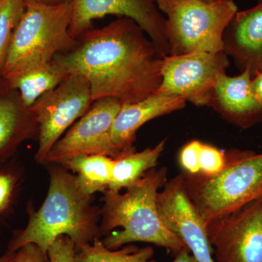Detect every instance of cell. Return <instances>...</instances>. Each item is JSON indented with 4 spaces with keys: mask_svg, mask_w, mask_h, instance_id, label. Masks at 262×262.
Segmentation results:
<instances>
[{
    "mask_svg": "<svg viewBox=\"0 0 262 262\" xmlns=\"http://www.w3.org/2000/svg\"><path fill=\"white\" fill-rule=\"evenodd\" d=\"M215 176L182 173L189 199L205 225L262 199V153L232 149Z\"/></svg>",
    "mask_w": 262,
    "mask_h": 262,
    "instance_id": "cell-4",
    "label": "cell"
},
{
    "mask_svg": "<svg viewBox=\"0 0 262 262\" xmlns=\"http://www.w3.org/2000/svg\"><path fill=\"white\" fill-rule=\"evenodd\" d=\"M201 144V141H192L181 150L179 162L185 173L196 174L201 172L200 153Z\"/></svg>",
    "mask_w": 262,
    "mask_h": 262,
    "instance_id": "cell-25",
    "label": "cell"
},
{
    "mask_svg": "<svg viewBox=\"0 0 262 262\" xmlns=\"http://www.w3.org/2000/svg\"><path fill=\"white\" fill-rule=\"evenodd\" d=\"M25 8L23 0H3L0 4V77L6 63L13 33Z\"/></svg>",
    "mask_w": 262,
    "mask_h": 262,
    "instance_id": "cell-21",
    "label": "cell"
},
{
    "mask_svg": "<svg viewBox=\"0 0 262 262\" xmlns=\"http://www.w3.org/2000/svg\"><path fill=\"white\" fill-rule=\"evenodd\" d=\"M186 101L182 98L155 93L139 102L122 105L115 118L112 140L123 154L135 149L136 133L142 125L158 117L182 110Z\"/></svg>",
    "mask_w": 262,
    "mask_h": 262,
    "instance_id": "cell-16",
    "label": "cell"
},
{
    "mask_svg": "<svg viewBox=\"0 0 262 262\" xmlns=\"http://www.w3.org/2000/svg\"><path fill=\"white\" fill-rule=\"evenodd\" d=\"M229 67L225 52L169 55L163 58L161 84L156 93L208 106L215 82Z\"/></svg>",
    "mask_w": 262,
    "mask_h": 262,
    "instance_id": "cell-8",
    "label": "cell"
},
{
    "mask_svg": "<svg viewBox=\"0 0 262 262\" xmlns=\"http://www.w3.org/2000/svg\"><path fill=\"white\" fill-rule=\"evenodd\" d=\"M168 169L154 168L121 193L106 191L100 209L103 244L115 250L141 242L165 248L175 253L188 249L160 218L157 196L168 182ZM189 250V249H188Z\"/></svg>",
    "mask_w": 262,
    "mask_h": 262,
    "instance_id": "cell-3",
    "label": "cell"
},
{
    "mask_svg": "<svg viewBox=\"0 0 262 262\" xmlns=\"http://www.w3.org/2000/svg\"><path fill=\"white\" fill-rule=\"evenodd\" d=\"M238 11L233 1L184 0L165 12L169 55L225 52L224 34Z\"/></svg>",
    "mask_w": 262,
    "mask_h": 262,
    "instance_id": "cell-6",
    "label": "cell"
},
{
    "mask_svg": "<svg viewBox=\"0 0 262 262\" xmlns=\"http://www.w3.org/2000/svg\"><path fill=\"white\" fill-rule=\"evenodd\" d=\"M72 12V0L26 5L12 37L2 78L32 66L48 63L56 55L73 50L78 41L70 34Z\"/></svg>",
    "mask_w": 262,
    "mask_h": 262,
    "instance_id": "cell-5",
    "label": "cell"
},
{
    "mask_svg": "<svg viewBox=\"0 0 262 262\" xmlns=\"http://www.w3.org/2000/svg\"><path fill=\"white\" fill-rule=\"evenodd\" d=\"M166 141L164 139L154 147L146 148L139 152L135 149L130 150L115 159L113 177L107 190L120 192L135 184L146 172L156 168Z\"/></svg>",
    "mask_w": 262,
    "mask_h": 262,
    "instance_id": "cell-18",
    "label": "cell"
},
{
    "mask_svg": "<svg viewBox=\"0 0 262 262\" xmlns=\"http://www.w3.org/2000/svg\"><path fill=\"white\" fill-rule=\"evenodd\" d=\"M77 41L73 50L53 61L68 75L89 81L94 101L114 98L130 104L159 89L163 57L132 19L120 17L102 28L90 29Z\"/></svg>",
    "mask_w": 262,
    "mask_h": 262,
    "instance_id": "cell-1",
    "label": "cell"
},
{
    "mask_svg": "<svg viewBox=\"0 0 262 262\" xmlns=\"http://www.w3.org/2000/svg\"><path fill=\"white\" fill-rule=\"evenodd\" d=\"M215 262H262V199L206 225Z\"/></svg>",
    "mask_w": 262,
    "mask_h": 262,
    "instance_id": "cell-10",
    "label": "cell"
},
{
    "mask_svg": "<svg viewBox=\"0 0 262 262\" xmlns=\"http://www.w3.org/2000/svg\"><path fill=\"white\" fill-rule=\"evenodd\" d=\"M203 1L208 2V3H212V2H219V1H233L234 0H203Z\"/></svg>",
    "mask_w": 262,
    "mask_h": 262,
    "instance_id": "cell-32",
    "label": "cell"
},
{
    "mask_svg": "<svg viewBox=\"0 0 262 262\" xmlns=\"http://www.w3.org/2000/svg\"><path fill=\"white\" fill-rule=\"evenodd\" d=\"M21 169L15 164L0 167V220L14 206L22 182Z\"/></svg>",
    "mask_w": 262,
    "mask_h": 262,
    "instance_id": "cell-22",
    "label": "cell"
},
{
    "mask_svg": "<svg viewBox=\"0 0 262 262\" xmlns=\"http://www.w3.org/2000/svg\"><path fill=\"white\" fill-rule=\"evenodd\" d=\"M26 5L32 4V3H38V4L54 5L61 3L63 0H23Z\"/></svg>",
    "mask_w": 262,
    "mask_h": 262,
    "instance_id": "cell-30",
    "label": "cell"
},
{
    "mask_svg": "<svg viewBox=\"0 0 262 262\" xmlns=\"http://www.w3.org/2000/svg\"><path fill=\"white\" fill-rule=\"evenodd\" d=\"M76 246L70 237L61 235L48 248V262H75Z\"/></svg>",
    "mask_w": 262,
    "mask_h": 262,
    "instance_id": "cell-24",
    "label": "cell"
},
{
    "mask_svg": "<svg viewBox=\"0 0 262 262\" xmlns=\"http://www.w3.org/2000/svg\"><path fill=\"white\" fill-rule=\"evenodd\" d=\"M67 75L61 66L52 61L27 67L4 80L11 89L18 91L22 102L30 108L41 96L56 88Z\"/></svg>",
    "mask_w": 262,
    "mask_h": 262,
    "instance_id": "cell-17",
    "label": "cell"
},
{
    "mask_svg": "<svg viewBox=\"0 0 262 262\" xmlns=\"http://www.w3.org/2000/svg\"><path fill=\"white\" fill-rule=\"evenodd\" d=\"M252 73L246 69L239 75L227 73L219 77L208 106L226 121L241 129H248L262 122V104L252 89Z\"/></svg>",
    "mask_w": 262,
    "mask_h": 262,
    "instance_id": "cell-13",
    "label": "cell"
},
{
    "mask_svg": "<svg viewBox=\"0 0 262 262\" xmlns=\"http://www.w3.org/2000/svg\"><path fill=\"white\" fill-rule=\"evenodd\" d=\"M227 152L208 144H201L200 153V173L206 176H215L225 168Z\"/></svg>",
    "mask_w": 262,
    "mask_h": 262,
    "instance_id": "cell-23",
    "label": "cell"
},
{
    "mask_svg": "<svg viewBox=\"0 0 262 262\" xmlns=\"http://www.w3.org/2000/svg\"><path fill=\"white\" fill-rule=\"evenodd\" d=\"M160 11L165 13L167 10L184 0H152Z\"/></svg>",
    "mask_w": 262,
    "mask_h": 262,
    "instance_id": "cell-29",
    "label": "cell"
},
{
    "mask_svg": "<svg viewBox=\"0 0 262 262\" xmlns=\"http://www.w3.org/2000/svg\"><path fill=\"white\" fill-rule=\"evenodd\" d=\"M172 262H198V261L189 250L185 249L177 253Z\"/></svg>",
    "mask_w": 262,
    "mask_h": 262,
    "instance_id": "cell-28",
    "label": "cell"
},
{
    "mask_svg": "<svg viewBox=\"0 0 262 262\" xmlns=\"http://www.w3.org/2000/svg\"><path fill=\"white\" fill-rule=\"evenodd\" d=\"M39 128L30 108L22 102L18 91L3 78L0 82V164L13 156L22 143L38 139Z\"/></svg>",
    "mask_w": 262,
    "mask_h": 262,
    "instance_id": "cell-15",
    "label": "cell"
},
{
    "mask_svg": "<svg viewBox=\"0 0 262 262\" xmlns=\"http://www.w3.org/2000/svg\"><path fill=\"white\" fill-rule=\"evenodd\" d=\"M58 165L71 170L82 191L92 196L95 193L107 191L115 159L102 155H80Z\"/></svg>",
    "mask_w": 262,
    "mask_h": 262,
    "instance_id": "cell-19",
    "label": "cell"
},
{
    "mask_svg": "<svg viewBox=\"0 0 262 262\" xmlns=\"http://www.w3.org/2000/svg\"><path fill=\"white\" fill-rule=\"evenodd\" d=\"M93 103L89 81L77 74L67 75L56 88L35 101L30 108L39 128L34 155L37 163H45L51 148Z\"/></svg>",
    "mask_w": 262,
    "mask_h": 262,
    "instance_id": "cell-7",
    "label": "cell"
},
{
    "mask_svg": "<svg viewBox=\"0 0 262 262\" xmlns=\"http://www.w3.org/2000/svg\"><path fill=\"white\" fill-rule=\"evenodd\" d=\"M165 227L182 239L198 262H215L206 225L189 199L183 174L167 182L157 196Z\"/></svg>",
    "mask_w": 262,
    "mask_h": 262,
    "instance_id": "cell-12",
    "label": "cell"
},
{
    "mask_svg": "<svg viewBox=\"0 0 262 262\" xmlns=\"http://www.w3.org/2000/svg\"><path fill=\"white\" fill-rule=\"evenodd\" d=\"M259 70H262V59H261V63H260L259 67H258L257 71H259ZM257 71H256V72H257Z\"/></svg>",
    "mask_w": 262,
    "mask_h": 262,
    "instance_id": "cell-33",
    "label": "cell"
},
{
    "mask_svg": "<svg viewBox=\"0 0 262 262\" xmlns=\"http://www.w3.org/2000/svg\"><path fill=\"white\" fill-rule=\"evenodd\" d=\"M154 256L151 246L138 248L128 244L121 249L112 250L96 237L90 244L76 248L75 262H155Z\"/></svg>",
    "mask_w": 262,
    "mask_h": 262,
    "instance_id": "cell-20",
    "label": "cell"
},
{
    "mask_svg": "<svg viewBox=\"0 0 262 262\" xmlns=\"http://www.w3.org/2000/svg\"><path fill=\"white\" fill-rule=\"evenodd\" d=\"M225 53L252 76L262 59V0L249 9L237 11L224 34Z\"/></svg>",
    "mask_w": 262,
    "mask_h": 262,
    "instance_id": "cell-14",
    "label": "cell"
},
{
    "mask_svg": "<svg viewBox=\"0 0 262 262\" xmlns=\"http://www.w3.org/2000/svg\"><path fill=\"white\" fill-rule=\"evenodd\" d=\"M29 210L28 223L13 234L10 252L32 244L48 256V248L59 236H68L78 248L101 235L100 209L92 204V196L81 189L75 176L61 165L50 168L49 188L42 206L37 211Z\"/></svg>",
    "mask_w": 262,
    "mask_h": 262,
    "instance_id": "cell-2",
    "label": "cell"
},
{
    "mask_svg": "<svg viewBox=\"0 0 262 262\" xmlns=\"http://www.w3.org/2000/svg\"><path fill=\"white\" fill-rule=\"evenodd\" d=\"M122 106L114 98L94 101L87 113L51 148L45 163L61 164L80 155H102L116 159L122 153L113 144L112 131Z\"/></svg>",
    "mask_w": 262,
    "mask_h": 262,
    "instance_id": "cell-9",
    "label": "cell"
},
{
    "mask_svg": "<svg viewBox=\"0 0 262 262\" xmlns=\"http://www.w3.org/2000/svg\"><path fill=\"white\" fill-rule=\"evenodd\" d=\"M70 34L78 39L92 21L108 15L132 19L145 32L162 56H169L165 18L152 0H72Z\"/></svg>",
    "mask_w": 262,
    "mask_h": 262,
    "instance_id": "cell-11",
    "label": "cell"
},
{
    "mask_svg": "<svg viewBox=\"0 0 262 262\" xmlns=\"http://www.w3.org/2000/svg\"><path fill=\"white\" fill-rule=\"evenodd\" d=\"M3 0H0V4H1L2 2H3Z\"/></svg>",
    "mask_w": 262,
    "mask_h": 262,
    "instance_id": "cell-34",
    "label": "cell"
},
{
    "mask_svg": "<svg viewBox=\"0 0 262 262\" xmlns=\"http://www.w3.org/2000/svg\"><path fill=\"white\" fill-rule=\"evenodd\" d=\"M15 252L12 253L7 251L5 254L0 256V262H13L14 261Z\"/></svg>",
    "mask_w": 262,
    "mask_h": 262,
    "instance_id": "cell-31",
    "label": "cell"
},
{
    "mask_svg": "<svg viewBox=\"0 0 262 262\" xmlns=\"http://www.w3.org/2000/svg\"><path fill=\"white\" fill-rule=\"evenodd\" d=\"M13 262H48V256L34 244H27L15 252Z\"/></svg>",
    "mask_w": 262,
    "mask_h": 262,
    "instance_id": "cell-26",
    "label": "cell"
},
{
    "mask_svg": "<svg viewBox=\"0 0 262 262\" xmlns=\"http://www.w3.org/2000/svg\"><path fill=\"white\" fill-rule=\"evenodd\" d=\"M251 84L255 96L262 104V70L253 74Z\"/></svg>",
    "mask_w": 262,
    "mask_h": 262,
    "instance_id": "cell-27",
    "label": "cell"
}]
</instances>
